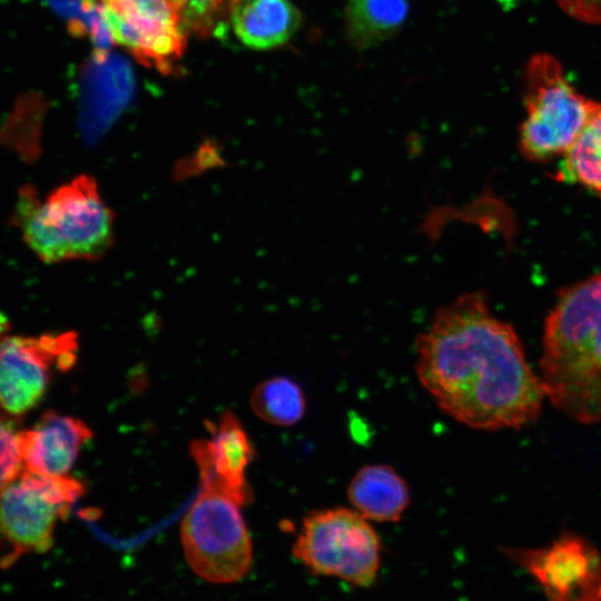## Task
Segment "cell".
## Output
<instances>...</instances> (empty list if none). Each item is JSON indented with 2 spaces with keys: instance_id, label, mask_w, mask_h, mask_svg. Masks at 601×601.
<instances>
[{
  "instance_id": "6da1fadb",
  "label": "cell",
  "mask_w": 601,
  "mask_h": 601,
  "mask_svg": "<svg viewBox=\"0 0 601 601\" xmlns=\"http://www.w3.org/2000/svg\"><path fill=\"white\" fill-rule=\"evenodd\" d=\"M415 373L439 408L476 430L520 428L545 396L513 328L494 317L483 292L439 307L415 338Z\"/></svg>"
},
{
  "instance_id": "7a4b0ae2",
  "label": "cell",
  "mask_w": 601,
  "mask_h": 601,
  "mask_svg": "<svg viewBox=\"0 0 601 601\" xmlns=\"http://www.w3.org/2000/svg\"><path fill=\"white\" fill-rule=\"evenodd\" d=\"M540 368L554 407L580 423L601 422V274L560 296L546 319Z\"/></svg>"
},
{
  "instance_id": "3957f363",
  "label": "cell",
  "mask_w": 601,
  "mask_h": 601,
  "mask_svg": "<svg viewBox=\"0 0 601 601\" xmlns=\"http://www.w3.org/2000/svg\"><path fill=\"white\" fill-rule=\"evenodd\" d=\"M24 244L46 264L101 258L114 244L115 215L96 180L79 175L43 199L31 184L20 187L10 216Z\"/></svg>"
},
{
  "instance_id": "277c9868",
  "label": "cell",
  "mask_w": 601,
  "mask_h": 601,
  "mask_svg": "<svg viewBox=\"0 0 601 601\" xmlns=\"http://www.w3.org/2000/svg\"><path fill=\"white\" fill-rule=\"evenodd\" d=\"M381 540L356 510L325 509L306 515L293 556L312 574L341 579L371 588L381 566Z\"/></svg>"
},
{
  "instance_id": "5b68a950",
  "label": "cell",
  "mask_w": 601,
  "mask_h": 601,
  "mask_svg": "<svg viewBox=\"0 0 601 601\" xmlns=\"http://www.w3.org/2000/svg\"><path fill=\"white\" fill-rule=\"evenodd\" d=\"M565 78L559 61L546 53L526 68V116L520 149L533 160L563 155L584 127L593 107Z\"/></svg>"
},
{
  "instance_id": "8992f818",
  "label": "cell",
  "mask_w": 601,
  "mask_h": 601,
  "mask_svg": "<svg viewBox=\"0 0 601 601\" xmlns=\"http://www.w3.org/2000/svg\"><path fill=\"white\" fill-rule=\"evenodd\" d=\"M239 505L203 489L185 514L180 538L191 570L211 583H233L250 569L253 546Z\"/></svg>"
},
{
  "instance_id": "52a82bcc",
  "label": "cell",
  "mask_w": 601,
  "mask_h": 601,
  "mask_svg": "<svg viewBox=\"0 0 601 601\" xmlns=\"http://www.w3.org/2000/svg\"><path fill=\"white\" fill-rule=\"evenodd\" d=\"M83 492V484L68 475L23 470L0 493V535L9 546L1 564L7 568L24 554L49 551L58 521Z\"/></svg>"
},
{
  "instance_id": "ba28073f",
  "label": "cell",
  "mask_w": 601,
  "mask_h": 601,
  "mask_svg": "<svg viewBox=\"0 0 601 601\" xmlns=\"http://www.w3.org/2000/svg\"><path fill=\"white\" fill-rule=\"evenodd\" d=\"M10 329L0 312V410L22 417L45 396L53 370L73 366L78 342L73 332L29 336Z\"/></svg>"
},
{
  "instance_id": "9c48e42d",
  "label": "cell",
  "mask_w": 601,
  "mask_h": 601,
  "mask_svg": "<svg viewBox=\"0 0 601 601\" xmlns=\"http://www.w3.org/2000/svg\"><path fill=\"white\" fill-rule=\"evenodd\" d=\"M110 37L142 65L171 73L187 33L165 0H97Z\"/></svg>"
},
{
  "instance_id": "30bf717a",
  "label": "cell",
  "mask_w": 601,
  "mask_h": 601,
  "mask_svg": "<svg viewBox=\"0 0 601 601\" xmlns=\"http://www.w3.org/2000/svg\"><path fill=\"white\" fill-rule=\"evenodd\" d=\"M556 601L601 600V555L583 539L564 534L548 548H504Z\"/></svg>"
},
{
  "instance_id": "8fae6325",
  "label": "cell",
  "mask_w": 601,
  "mask_h": 601,
  "mask_svg": "<svg viewBox=\"0 0 601 601\" xmlns=\"http://www.w3.org/2000/svg\"><path fill=\"white\" fill-rule=\"evenodd\" d=\"M211 437L190 443V455L200 474L203 489L221 493L239 506L250 502L252 492L245 471L254 457V447L238 418L224 412L218 424H209Z\"/></svg>"
},
{
  "instance_id": "7c38bea8",
  "label": "cell",
  "mask_w": 601,
  "mask_h": 601,
  "mask_svg": "<svg viewBox=\"0 0 601 601\" xmlns=\"http://www.w3.org/2000/svg\"><path fill=\"white\" fill-rule=\"evenodd\" d=\"M92 431L80 418L55 411L45 412L23 431V470L48 476L67 475Z\"/></svg>"
},
{
  "instance_id": "4fadbf2b",
  "label": "cell",
  "mask_w": 601,
  "mask_h": 601,
  "mask_svg": "<svg viewBox=\"0 0 601 601\" xmlns=\"http://www.w3.org/2000/svg\"><path fill=\"white\" fill-rule=\"evenodd\" d=\"M228 22L243 45L266 50L288 42L302 24V14L290 0H236Z\"/></svg>"
},
{
  "instance_id": "5bb4252c",
  "label": "cell",
  "mask_w": 601,
  "mask_h": 601,
  "mask_svg": "<svg viewBox=\"0 0 601 601\" xmlns=\"http://www.w3.org/2000/svg\"><path fill=\"white\" fill-rule=\"evenodd\" d=\"M347 497L365 519L382 523L400 521L411 501L406 482L383 464L359 469L347 486Z\"/></svg>"
},
{
  "instance_id": "9a60e30c",
  "label": "cell",
  "mask_w": 601,
  "mask_h": 601,
  "mask_svg": "<svg viewBox=\"0 0 601 601\" xmlns=\"http://www.w3.org/2000/svg\"><path fill=\"white\" fill-rule=\"evenodd\" d=\"M97 68L91 72L89 110L85 131L90 141L99 139L127 101L130 89L128 68L119 60L96 51Z\"/></svg>"
},
{
  "instance_id": "2e32d148",
  "label": "cell",
  "mask_w": 601,
  "mask_h": 601,
  "mask_svg": "<svg viewBox=\"0 0 601 601\" xmlns=\"http://www.w3.org/2000/svg\"><path fill=\"white\" fill-rule=\"evenodd\" d=\"M407 12V0H346L347 37L358 49L375 47L402 27Z\"/></svg>"
},
{
  "instance_id": "e0dca14e",
  "label": "cell",
  "mask_w": 601,
  "mask_h": 601,
  "mask_svg": "<svg viewBox=\"0 0 601 601\" xmlns=\"http://www.w3.org/2000/svg\"><path fill=\"white\" fill-rule=\"evenodd\" d=\"M562 156L559 179L601 193V104H594L584 127Z\"/></svg>"
},
{
  "instance_id": "ac0fdd59",
  "label": "cell",
  "mask_w": 601,
  "mask_h": 601,
  "mask_svg": "<svg viewBox=\"0 0 601 601\" xmlns=\"http://www.w3.org/2000/svg\"><path fill=\"white\" fill-rule=\"evenodd\" d=\"M250 406L263 421L290 426L303 418L306 401L298 384L290 378L277 376L263 381L254 388Z\"/></svg>"
},
{
  "instance_id": "d6986e66",
  "label": "cell",
  "mask_w": 601,
  "mask_h": 601,
  "mask_svg": "<svg viewBox=\"0 0 601 601\" xmlns=\"http://www.w3.org/2000/svg\"><path fill=\"white\" fill-rule=\"evenodd\" d=\"M178 16L187 36L207 38L229 20L236 0H165Z\"/></svg>"
},
{
  "instance_id": "ffe728a7",
  "label": "cell",
  "mask_w": 601,
  "mask_h": 601,
  "mask_svg": "<svg viewBox=\"0 0 601 601\" xmlns=\"http://www.w3.org/2000/svg\"><path fill=\"white\" fill-rule=\"evenodd\" d=\"M21 417L0 410V493L23 471Z\"/></svg>"
},
{
  "instance_id": "44dd1931",
  "label": "cell",
  "mask_w": 601,
  "mask_h": 601,
  "mask_svg": "<svg viewBox=\"0 0 601 601\" xmlns=\"http://www.w3.org/2000/svg\"><path fill=\"white\" fill-rule=\"evenodd\" d=\"M571 17L588 23H601V0H555Z\"/></svg>"
}]
</instances>
